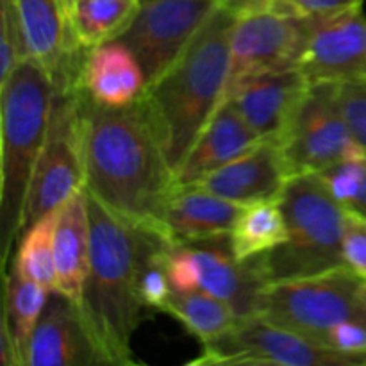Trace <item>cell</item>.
I'll use <instances>...</instances> for the list:
<instances>
[{"instance_id": "obj_6", "label": "cell", "mask_w": 366, "mask_h": 366, "mask_svg": "<svg viewBox=\"0 0 366 366\" xmlns=\"http://www.w3.org/2000/svg\"><path fill=\"white\" fill-rule=\"evenodd\" d=\"M84 186L82 88L61 84L56 86L49 132L29 184L20 236L39 218L59 209Z\"/></svg>"}, {"instance_id": "obj_1", "label": "cell", "mask_w": 366, "mask_h": 366, "mask_svg": "<svg viewBox=\"0 0 366 366\" xmlns=\"http://www.w3.org/2000/svg\"><path fill=\"white\" fill-rule=\"evenodd\" d=\"M82 136L86 189L129 225L161 238L174 174L143 100L106 107L82 89Z\"/></svg>"}, {"instance_id": "obj_29", "label": "cell", "mask_w": 366, "mask_h": 366, "mask_svg": "<svg viewBox=\"0 0 366 366\" xmlns=\"http://www.w3.org/2000/svg\"><path fill=\"white\" fill-rule=\"evenodd\" d=\"M338 102L350 132L366 149V75L340 82Z\"/></svg>"}, {"instance_id": "obj_22", "label": "cell", "mask_w": 366, "mask_h": 366, "mask_svg": "<svg viewBox=\"0 0 366 366\" xmlns=\"http://www.w3.org/2000/svg\"><path fill=\"white\" fill-rule=\"evenodd\" d=\"M50 293L38 282L21 277L14 267L6 274L0 340L4 366H27L29 345Z\"/></svg>"}, {"instance_id": "obj_13", "label": "cell", "mask_w": 366, "mask_h": 366, "mask_svg": "<svg viewBox=\"0 0 366 366\" xmlns=\"http://www.w3.org/2000/svg\"><path fill=\"white\" fill-rule=\"evenodd\" d=\"M307 88L302 71L288 68L243 79L229 89L225 100L263 142L279 143Z\"/></svg>"}, {"instance_id": "obj_12", "label": "cell", "mask_w": 366, "mask_h": 366, "mask_svg": "<svg viewBox=\"0 0 366 366\" xmlns=\"http://www.w3.org/2000/svg\"><path fill=\"white\" fill-rule=\"evenodd\" d=\"M299 70L310 84L347 82L366 75V14L361 6L306 18Z\"/></svg>"}, {"instance_id": "obj_3", "label": "cell", "mask_w": 366, "mask_h": 366, "mask_svg": "<svg viewBox=\"0 0 366 366\" xmlns=\"http://www.w3.org/2000/svg\"><path fill=\"white\" fill-rule=\"evenodd\" d=\"M88 206L89 270L79 310L104 365H138L131 342L149 311L138 292L143 231L111 213L89 192Z\"/></svg>"}, {"instance_id": "obj_21", "label": "cell", "mask_w": 366, "mask_h": 366, "mask_svg": "<svg viewBox=\"0 0 366 366\" xmlns=\"http://www.w3.org/2000/svg\"><path fill=\"white\" fill-rule=\"evenodd\" d=\"M54 261L56 292L81 306L89 270V206L86 186L57 211Z\"/></svg>"}, {"instance_id": "obj_17", "label": "cell", "mask_w": 366, "mask_h": 366, "mask_svg": "<svg viewBox=\"0 0 366 366\" xmlns=\"http://www.w3.org/2000/svg\"><path fill=\"white\" fill-rule=\"evenodd\" d=\"M104 365L77 304L52 292L29 345L27 366Z\"/></svg>"}, {"instance_id": "obj_35", "label": "cell", "mask_w": 366, "mask_h": 366, "mask_svg": "<svg viewBox=\"0 0 366 366\" xmlns=\"http://www.w3.org/2000/svg\"><path fill=\"white\" fill-rule=\"evenodd\" d=\"M68 2V0H64V4H66Z\"/></svg>"}, {"instance_id": "obj_26", "label": "cell", "mask_w": 366, "mask_h": 366, "mask_svg": "<svg viewBox=\"0 0 366 366\" xmlns=\"http://www.w3.org/2000/svg\"><path fill=\"white\" fill-rule=\"evenodd\" d=\"M57 211L45 214L21 232L16 254L13 257V267L21 277L38 282L50 292H56L54 234H56Z\"/></svg>"}, {"instance_id": "obj_31", "label": "cell", "mask_w": 366, "mask_h": 366, "mask_svg": "<svg viewBox=\"0 0 366 366\" xmlns=\"http://www.w3.org/2000/svg\"><path fill=\"white\" fill-rule=\"evenodd\" d=\"M363 4V0H272L270 9L295 18L340 13Z\"/></svg>"}, {"instance_id": "obj_5", "label": "cell", "mask_w": 366, "mask_h": 366, "mask_svg": "<svg viewBox=\"0 0 366 366\" xmlns=\"http://www.w3.org/2000/svg\"><path fill=\"white\" fill-rule=\"evenodd\" d=\"M281 206L288 224V239L257 256L268 285L345 267L342 245L349 217L318 174L290 179L281 195Z\"/></svg>"}, {"instance_id": "obj_16", "label": "cell", "mask_w": 366, "mask_h": 366, "mask_svg": "<svg viewBox=\"0 0 366 366\" xmlns=\"http://www.w3.org/2000/svg\"><path fill=\"white\" fill-rule=\"evenodd\" d=\"M288 181L281 147L275 142H261L193 186L239 206H249L279 200Z\"/></svg>"}, {"instance_id": "obj_7", "label": "cell", "mask_w": 366, "mask_h": 366, "mask_svg": "<svg viewBox=\"0 0 366 366\" xmlns=\"http://www.w3.org/2000/svg\"><path fill=\"white\" fill-rule=\"evenodd\" d=\"M360 275L338 267L307 277L264 286L257 317L300 332L322 343L336 324L356 320L366 324V304L360 295Z\"/></svg>"}, {"instance_id": "obj_10", "label": "cell", "mask_w": 366, "mask_h": 366, "mask_svg": "<svg viewBox=\"0 0 366 366\" xmlns=\"http://www.w3.org/2000/svg\"><path fill=\"white\" fill-rule=\"evenodd\" d=\"M220 0H139V9L118 38L134 52L147 88L159 81L184 54Z\"/></svg>"}, {"instance_id": "obj_30", "label": "cell", "mask_w": 366, "mask_h": 366, "mask_svg": "<svg viewBox=\"0 0 366 366\" xmlns=\"http://www.w3.org/2000/svg\"><path fill=\"white\" fill-rule=\"evenodd\" d=\"M322 343L336 352L363 361L366 366V324L363 322L347 320L336 324L325 332Z\"/></svg>"}, {"instance_id": "obj_23", "label": "cell", "mask_w": 366, "mask_h": 366, "mask_svg": "<svg viewBox=\"0 0 366 366\" xmlns=\"http://www.w3.org/2000/svg\"><path fill=\"white\" fill-rule=\"evenodd\" d=\"M68 24L75 41L86 50L117 41L139 9V0H68Z\"/></svg>"}, {"instance_id": "obj_25", "label": "cell", "mask_w": 366, "mask_h": 366, "mask_svg": "<svg viewBox=\"0 0 366 366\" xmlns=\"http://www.w3.org/2000/svg\"><path fill=\"white\" fill-rule=\"evenodd\" d=\"M163 311L181 322L186 331L202 343L224 335L239 322L227 302L206 290L174 292L163 306Z\"/></svg>"}, {"instance_id": "obj_27", "label": "cell", "mask_w": 366, "mask_h": 366, "mask_svg": "<svg viewBox=\"0 0 366 366\" xmlns=\"http://www.w3.org/2000/svg\"><path fill=\"white\" fill-rule=\"evenodd\" d=\"M318 177L349 217L366 224V159L335 164Z\"/></svg>"}, {"instance_id": "obj_4", "label": "cell", "mask_w": 366, "mask_h": 366, "mask_svg": "<svg viewBox=\"0 0 366 366\" xmlns=\"http://www.w3.org/2000/svg\"><path fill=\"white\" fill-rule=\"evenodd\" d=\"M0 236L2 268L6 275L11 249L14 242L20 239L29 184L49 132L56 84L41 63L34 57H25L14 66L9 77L0 82Z\"/></svg>"}, {"instance_id": "obj_32", "label": "cell", "mask_w": 366, "mask_h": 366, "mask_svg": "<svg viewBox=\"0 0 366 366\" xmlns=\"http://www.w3.org/2000/svg\"><path fill=\"white\" fill-rule=\"evenodd\" d=\"M349 217V214H347ZM343 264L360 275L361 279H366V224L357 220V218L349 217L343 234L342 245Z\"/></svg>"}, {"instance_id": "obj_14", "label": "cell", "mask_w": 366, "mask_h": 366, "mask_svg": "<svg viewBox=\"0 0 366 366\" xmlns=\"http://www.w3.org/2000/svg\"><path fill=\"white\" fill-rule=\"evenodd\" d=\"M29 56L49 70L54 84H79L89 50L75 41L64 0H16Z\"/></svg>"}, {"instance_id": "obj_28", "label": "cell", "mask_w": 366, "mask_h": 366, "mask_svg": "<svg viewBox=\"0 0 366 366\" xmlns=\"http://www.w3.org/2000/svg\"><path fill=\"white\" fill-rule=\"evenodd\" d=\"M0 24H2V32H0V82H2L9 77L21 59L31 56L25 46L16 0H0Z\"/></svg>"}, {"instance_id": "obj_2", "label": "cell", "mask_w": 366, "mask_h": 366, "mask_svg": "<svg viewBox=\"0 0 366 366\" xmlns=\"http://www.w3.org/2000/svg\"><path fill=\"white\" fill-rule=\"evenodd\" d=\"M236 20V14L218 6L177 63L143 93L172 174L224 104Z\"/></svg>"}, {"instance_id": "obj_19", "label": "cell", "mask_w": 366, "mask_h": 366, "mask_svg": "<svg viewBox=\"0 0 366 366\" xmlns=\"http://www.w3.org/2000/svg\"><path fill=\"white\" fill-rule=\"evenodd\" d=\"M261 142L263 139L225 100L174 174L172 189L197 184L200 179L231 163L232 159L254 149Z\"/></svg>"}, {"instance_id": "obj_34", "label": "cell", "mask_w": 366, "mask_h": 366, "mask_svg": "<svg viewBox=\"0 0 366 366\" xmlns=\"http://www.w3.org/2000/svg\"><path fill=\"white\" fill-rule=\"evenodd\" d=\"M360 295H361V299H363V302L366 304V279H363V281H361V288H360Z\"/></svg>"}, {"instance_id": "obj_15", "label": "cell", "mask_w": 366, "mask_h": 366, "mask_svg": "<svg viewBox=\"0 0 366 366\" xmlns=\"http://www.w3.org/2000/svg\"><path fill=\"white\" fill-rule=\"evenodd\" d=\"M195 256L199 290H206L234 310L239 320L259 315L264 286L257 257L242 261L234 256L231 236L186 243Z\"/></svg>"}, {"instance_id": "obj_8", "label": "cell", "mask_w": 366, "mask_h": 366, "mask_svg": "<svg viewBox=\"0 0 366 366\" xmlns=\"http://www.w3.org/2000/svg\"><path fill=\"white\" fill-rule=\"evenodd\" d=\"M277 145L290 179L366 159V149L354 138L340 109L336 82L310 84Z\"/></svg>"}, {"instance_id": "obj_11", "label": "cell", "mask_w": 366, "mask_h": 366, "mask_svg": "<svg viewBox=\"0 0 366 366\" xmlns=\"http://www.w3.org/2000/svg\"><path fill=\"white\" fill-rule=\"evenodd\" d=\"M304 43L306 18L288 16L272 9L238 16L231 38L227 92L252 75L299 68Z\"/></svg>"}, {"instance_id": "obj_24", "label": "cell", "mask_w": 366, "mask_h": 366, "mask_svg": "<svg viewBox=\"0 0 366 366\" xmlns=\"http://www.w3.org/2000/svg\"><path fill=\"white\" fill-rule=\"evenodd\" d=\"M288 239V224L281 199L243 206L231 232L232 252L249 261L277 249Z\"/></svg>"}, {"instance_id": "obj_33", "label": "cell", "mask_w": 366, "mask_h": 366, "mask_svg": "<svg viewBox=\"0 0 366 366\" xmlns=\"http://www.w3.org/2000/svg\"><path fill=\"white\" fill-rule=\"evenodd\" d=\"M272 0H220V6L224 9L231 11L236 16H243V14L256 13V11L270 9Z\"/></svg>"}, {"instance_id": "obj_9", "label": "cell", "mask_w": 366, "mask_h": 366, "mask_svg": "<svg viewBox=\"0 0 366 366\" xmlns=\"http://www.w3.org/2000/svg\"><path fill=\"white\" fill-rule=\"evenodd\" d=\"M192 366H365L363 361L329 349L324 343L268 322L245 318L229 331L202 343Z\"/></svg>"}, {"instance_id": "obj_18", "label": "cell", "mask_w": 366, "mask_h": 366, "mask_svg": "<svg viewBox=\"0 0 366 366\" xmlns=\"http://www.w3.org/2000/svg\"><path fill=\"white\" fill-rule=\"evenodd\" d=\"M242 207L197 186L175 188L164 204L161 238L168 245H186L231 236Z\"/></svg>"}, {"instance_id": "obj_20", "label": "cell", "mask_w": 366, "mask_h": 366, "mask_svg": "<svg viewBox=\"0 0 366 366\" xmlns=\"http://www.w3.org/2000/svg\"><path fill=\"white\" fill-rule=\"evenodd\" d=\"M79 86L99 106L125 107L142 99L147 79L134 52L117 39L89 50Z\"/></svg>"}]
</instances>
